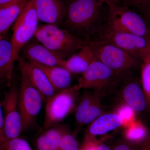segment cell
Instances as JSON below:
<instances>
[{"instance_id":"cell-36","label":"cell","mask_w":150,"mask_h":150,"mask_svg":"<svg viewBox=\"0 0 150 150\" xmlns=\"http://www.w3.org/2000/svg\"><path fill=\"white\" fill-rule=\"evenodd\" d=\"M149 13L150 17V0L149 1Z\"/></svg>"},{"instance_id":"cell-12","label":"cell","mask_w":150,"mask_h":150,"mask_svg":"<svg viewBox=\"0 0 150 150\" xmlns=\"http://www.w3.org/2000/svg\"><path fill=\"white\" fill-rule=\"evenodd\" d=\"M25 59L50 67H63L64 59H62L37 40H31L22 49Z\"/></svg>"},{"instance_id":"cell-34","label":"cell","mask_w":150,"mask_h":150,"mask_svg":"<svg viewBox=\"0 0 150 150\" xmlns=\"http://www.w3.org/2000/svg\"><path fill=\"white\" fill-rule=\"evenodd\" d=\"M17 0H0V9L10 5Z\"/></svg>"},{"instance_id":"cell-31","label":"cell","mask_w":150,"mask_h":150,"mask_svg":"<svg viewBox=\"0 0 150 150\" xmlns=\"http://www.w3.org/2000/svg\"><path fill=\"white\" fill-rule=\"evenodd\" d=\"M103 4H107L108 6L110 5H117L126 6L129 7L131 4L129 0H100Z\"/></svg>"},{"instance_id":"cell-9","label":"cell","mask_w":150,"mask_h":150,"mask_svg":"<svg viewBox=\"0 0 150 150\" xmlns=\"http://www.w3.org/2000/svg\"><path fill=\"white\" fill-rule=\"evenodd\" d=\"M120 75L95 58L82 74L78 84L81 89L100 92L113 83Z\"/></svg>"},{"instance_id":"cell-24","label":"cell","mask_w":150,"mask_h":150,"mask_svg":"<svg viewBox=\"0 0 150 150\" xmlns=\"http://www.w3.org/2000/svg\"><path fill=\"white\" fill-rule=\"evenodd\" d=\"M100 100V96L98 97L89 107L84 120L83 126L89 125L103 114Z\"/></svg>"},{"instance_id":"cell-3","label":"cell","mask_w":150,"mask_h":150,"mask_svg":"<svg viewBox=\"0 0 150 150\" xmlns=\"http://www.w3.org/2000/svg\"><path fill=\"white\" fill-rule=\"evenodd\" d=\"M102 5L100 0H70L66 7L65 24L75 32L88 31L97 21Z\"/></svg>"},{"instance_id":"cell-2","label":"cell","mask_w":150,"mask_h":150,"mask_svg":"<svg viewBox=\"0 0 150 150\" xmlns=\"http://www.w3.org/2000/svg\"><path fill=\"white\" fill-rule=\"evenodd\" d=\"M88 43L96 59L119 74L141 66L140 59L102 39Z\"/></svg>"},{"instance_id":"cell-18","label":"cell","mask_w":150,"mask_h":150,"mask_svg":"<svg viewBox=\"0 0 150 150\" xmlns=\"http://www.w3.org/2000/svg\"><path fill=\"white\" fill-rule=\"evenodd\" d=\"M30 62L45 73L56 92L61 91L71 86L72 74L64 67L59 66L50 67L35 62Z\"/></svg>"},{"instance_id":"cell-37","label":"cell","mask_w":150,"mask_h":150,"mask_svg":"<svg viewBox=\"0 0 150 150\" xmlns=\"http://www.w3.org/2000/svg\"></svg>"},{"instance_id":"cell-1","label":"cell","mask_w":150,"mask_h":150,"mask_svg":"<svg viewBox=\"0 0 150 150\" xmlns=\"http://www.w3.org/2000/svg\"><path fill=\"white\" fill-rule=\"evenodd\" d=\"M34 37L39 43L64 60L77 52L87 43L69 30L53 24H44L38 26Z\"/></svg>"},{"instance_id":"cell-25","label":"cell","mask_w":150,"mask_h":150,"mask_svg":"<svg viewBox=\"0 0 150 150\" xmlns=\"http://www.w3.org/2000/svg\"><path fill=\"white\" fill-rule=\"evenodd\" d=\"M0 147L6 150H32L26 140L19 137L7 140Z\"/></svg>"},{"instance_id":"cell-6","label":"cell","mask_w":150,"mask_h":150,"mask_svg":"<svg viewBox=\"0 0 150 150\" xmlns=\"http://www.w3.org/2000/svg\"><path fill=\"white\" fill-rule=\"evenodd\" d=\"M39 21L34 0H29L14 23L11 41L16 61L22 49L34 37Z\"/></svg>"},{"instance_id":"cell-33","label":"cell","mask_w":150,"mask_h":150,"mask_svg":"<svg viewBox=\"0 0 150 150\" xmlns=\"http://www.w3.org/2000/svg\"><path fill=\"white\" fill-rule=\"evenodd\" d=\"M139 150H150V134L141 145Z\"/></svg>"},{"instance_id":"cell-15","label":"cell","mask_w":150,"mask_h":150,"mask_svg":"<svg viewBox=\"0 0 150 150\" xmlns=\"http://www.w3.org/2000/svg\"><path fill=\"white\" fill-rule=\"evenodd\" d=\"M13 49L11 40L0 38V84L10 87L15 62Z\"/></svg>"},{"instance_id":"cell-21","label":"cell","mask_w":150,"mask_h":150,"mask_svg":"<svg viewBox=\"0 0 150 150\" xmlns=\"http://www.w3.org/2000/svg\"><path fill=\"white\" fill-rule=\"evenodd\" d=\"M149 135L146 127L135 120L125 126L123 133L124 139L139 146H141Z\"/></svg>"},{"instance_id":"cell-29","label":"cell","mask_w":150,"mask_h":150,"mask_svg":"<svg viewBox=\"0 0 150 150\" xmlns=\"http://www.w3.org/2000/svg\"><path fill=\"white\" fill-rule=\"evenodd\" d=\"M102 141L98 140L96 138L83 140L82 146L79 150H96L97 148Z\"/></svg>"},{"instance_id":"cell-4","label":"cell","mask_w":150,"mask_h":150,"mask_svg":"<svg viewBox=\"0 0 150 150\" xmlns=\"http://www.w3.org/2000/svg\"><path fill=\"white\" fill-rule=\"evenodd\" d=\"M79 85L58 91L46 101L43 127L49 129L65 119L76 107L79 92Z\"/></svg>"},{"instance_id":"cell-14","label":"cell","mask_w":150,"mask_h":150,"mask_svg":"<svg viewBox=\"0 0 150 150\" xmlns=\"http://www.w3.org/2000/svg\"><path fill=\"white\" fill-rule=\"evenodd\" d=\"M122 118L116 112L103 113L89 124L86 130L84 140L96 138L123 126Z\"/></svg>"},{"instance_id":"cell-13","label":"cell","mask_w":150,"mask_h":150,"mask_svg":"<svg viewBox=\"0 0 150 150\" xmlns=\"http://www.w3.org/2000/svg\"><path fill=\"white\" fill-rule=\"evenodd\" d=\"M39 21L59 26L64 19L66 7L62 0H34Z\"/></svg>"},{"instance_id":"cell-22","label":"cell","mask_w":150,"mask_h":150,"mask_svg":"<svg viewBox=\"0 0 150 150\" xmlns=\"http://www.w3.org/2000/svg\"><path fill=\"white\" fill-rule=\"evenodd\" d=\"M100 92L95 91L93 93L85 95L82 97L76 106L75 114L76 129L73 134L75 137L83 126L89 107L95 100L100 96Z\"/></svg>"},{"instance_id":"cell-23","label":"cell","mask_w":150,"mask_h":150,"mask_svg":"<svg viewBox=\"0 0 150 150\" xmlns=\"http://www.w3.org/2000/svg\"><path fill=\"white\" fill-rule=\"evenodd\" d=\"M141 63V83L148 107L150 108V56L143 59Z\"/></svg>"},{"instance_id":"cell-17","label":"cell","mask_w":150,"mask_h":150,"mask_svg":"<svg viewBox=\"0 0 150 150\" xmlns=\"http://www.w3.org/2000/svg\"><path fill=\"white\" fill-rule=\"evenodd\" d=\"M124 103L137 112H142L148 107L146 100L142 87L135 81L127 83L122 91Z\"/></svg>"},{"instance_id":"cell-38","label":"cell","mask_w":150,"mask_h":150,"mask_svg":"<svg viewBox=\"0 0 150 150\" xmlns=\"http://www.w3.org/2000/svg\"></svg>"},{"instance_id":"cell-7","label":"cell","mask_w":150,"mask_h":150,"mask_svg":"<svg viewBox=\"0 0 150 150\" xmlns=\"http://www.w3.org/2000/svg\"><path fill=\"white\" fill-rule=\"evenodd\" d=\"M21 74L18 104L23 131L36 124L44 100L41 94L26 77Z\"/></svg>"},{"instance_id":"cell-5","label":"cell","mask_w":150,"mask_h":150,"mask_svg":"<svg viewBox=\"0 0 150 150\" xmlns=\"http://www.w3.org/2000/svg\"><path fill=\"white\" fill-rule=\"evenodd\" d=\"M107 27L110 29L139 35L150 40V30L146 21L126 6L110 5Z\"/></svg>"},{"instance_id":"cell-11","label":"cell","mask_w":150,"mask_h":150,"mask_svg":"<svg viewBox=\"0 0 150 150\" xmlns=\"http://www.w3.org/2000/svg\"><path fill=\"white\" fill-rule=\"evenodd\" d=\"M17 61L21 74L24 75L32 86L40 92L45 101L57 92L41 69L21 57H19Z\"/></svg>"},{"instance_id":"cell-35","label":"cell","mask_w":150,"mask_h":150,"mask_svg":"<svg viewBox=\"0 0 150 150\" xmlns=\"http://www.w3.org/2000/svg\"><path fill=\"white\" fill-rule=\"evenodd\" d=\"M96 150H111L109 147L105 144L103 142L99 144Z\"/></svg>"},{"instance_id":"cell-16","label":"cell","mask_w":150,"mask_h":150,"mask_svg":"<svg viewBox=\"0 0 150 150\" xmlns=\"http://www.w3.org/2000/svg\"><path fill=\"white\" fill-rule=\"evenodd\" d=\"M95 59L88 42L79 51L65 60L63 67L70 72L83 74Z\"/></svg>"},{"instance_id":"cell-10","label":"cell","mask_w":150,"mask_h":150,"mask_svg":"<svg viewBox=\"0 0 150 150\" xmlns=\"http://www.w3.org/2000/svg\"><path fill=\"white\" fill-rule=\"evenodd\" d=\"M19 93V88L12 85L3 100L4 129L7 140L19 137L22 132L18 108Z\"/></svg>"},{"instance_id":"cell-20","label":"cell","mask_w":150,"mask_h":150,"mask_svg":"<svg viewBox=\"0 0 150 150\" xmlns=\"http://www.w3.org/2000/svg\"><path fill=\"white\" fill-rule=\"evenodd\" d=\"M29 0H17L0 9V38L3 37L14 23Z\"/></svg>"},{"instance_id":"cell-19","label":"cell","mask_w":150,"mask_h":150,"mask_svg":"<svg viewBox=\"0 0 150 150\" xmlns=\"http://www.w3.org/2000/svg\"><path fill=\"white\" fill-rule=\"evenodd\" d=\"M36 140V150H59L62 137L69 132L67 127L55 125L46 129Z\"/></svg>"},{"instance_id":"cell-30","label":"cell","mask_w":150,"mask_h":150,"mask_svg":"<svg viewBox=\"0 0 150 150\" xmlns=\"http://www.w3.org/2000/svg\"><path fill=\"white\" fill-rule=\"evenodd\" d=\"M7 141L4 129V113L2 105L0 103V147Z\"/></svg>"},{"instance_id":"cell-8","label":"cell","mask_w":150,"mask_h":150,"mask_svg":"<svg viewBox=\"0 0 150 150\" xmlns=\"http://www.w3.org/2000/svg\"><path fill=\"white\" fill-rule=\"evenodd\" d=\"M101 39L115 45L141 61L150 56V40L146 38L106 27Z\"/></svg>"},{"instance_id":"cell-27","label":"cell","mask_w":150,"mask_h":150,"mask_svg":"<svg viewBox=\"0 0 150 150\" xmlns=\"http://www.w3.org/2000/svg\"><path fill=\"white\" fill-rule=\"evenodd\" d=\"M59 149L62 150H79V143L76 137L67 132L62 137Z\"/></svg>"},{"instance_id":"cell-28","label":"cell","mask_w":150,"mask_h":150,"mask_svg":"<svg viewBox=\"0 0 150 150\" xmlns=\"http://www.w3.org/2000/svg\"><path fill=\"white\" fill-rule=\"evenodd\" d=\"M140 147L141 146L131 144L123 139L115 144L112 150H138Z\"/></svg>"},{"instance_id":"cell-32","label":"cell","mask_w":150,"mask_h":150,"mask_svg":"<svg viewBox=\"0 0 150 150\" xmlns=\"http://www.w3.org/2000/svg\"><path fill=\"white\" fill-rule=\"evenodd\" d=\"M131 5L137 7H144L149 5L150 0H129Z\"/></svg>"},{"instance_id":"cell-26","label":"cell","mask_w":150,"mask_h":150,"mask_svg":"<svg viewBox=\"0 0 150 150\" xmlns=\"http://www.w3.org/2000/svg\"><path fill=\"white\" fill-rule=\"evenodd\" d=\"M115 112L122 118L124 122L123 126H125L135 120V111L125 103L120 105Z\"/></svg>"}]
</instances>
